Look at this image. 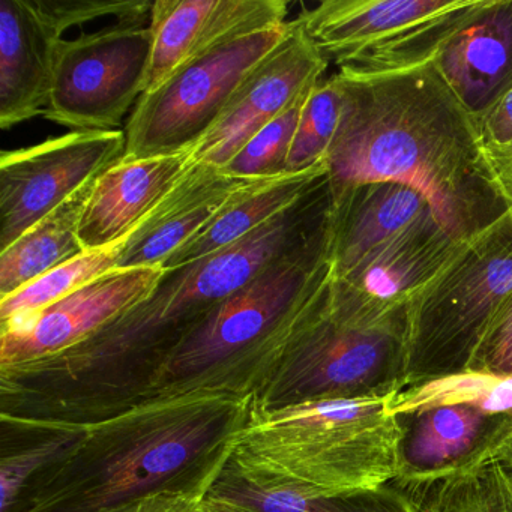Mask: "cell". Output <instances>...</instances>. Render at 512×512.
I'll return each instance as SVG.
<instances>
[{
	"label": "cell",
	"instance_id": "4dcf8cb0",
	"mask_svg": "<svg viewBox=\"0 0 512 512\" xmlns=\"http://www.w3.org/2000/svg\"><path fill=\"white\" fill-rule=\"evenodd\" d=\"M469 371L512 376V295L491 319Z\"/></svg>",
	"mask_w": 512,
	"mask_h": 512
},
{
	"label": "cell",
	"instance_id": "4fadbf2b",
	"mask_svg": "<svg viewBox=\"0 0 512 512\" xmlns=\"http://www.w3.org/2000/svg\"><path fill=\"white\" fill-rule=\"evenodd\" d=\"M328 61L320 55L298 20L284 40L254 68L217 124L193 149L197 164L224 169L229 161L322 80Z\"/></svg>",
	"mask_w": 512,
	"mask_h": 512
},
{
	"label": "cell",
	"instance_id": "8fae6325",
	"mask_svg": "<svg viewBox=\"0 0 512 512\" xmlns=\"http://www.w3.org/2000/svg\"><path fill=\"white\" fill-rule=\"evenodd\" d=\"M125 131H73L0 155V251L122 160Z\"/></svg>",
	"mask_w": 512,
	"mask_h": 512
},
{
	"label": "cell",
	"instance_id": "7402d4cb",
	"mask_svg": "<svg viewBox=\"0 0 512 512\" xmlns=\"http://www.w3.org/2000/svg\"><path fill=\"white\" fill-rule=\"evenodd\" d=\"M206 494L251 512H416L410 497L391 484L323 496L244 475L229 463Z\"/></svg>",
	"mask_w": 512,
	"mask_h": 512
},
{
	"label": "cell",
	"instance_id": "52a82bcc",
	"mask_svg": "<svg viewBox=\"0 0 512 512\" xmlns=\"http://www.w3.org/2000/svg\"><path fill=\"white\" fill-rule=\"evenodd\" d=\"M512 295V209L464 242L409 304L403 391L466 373L500 305Z\"/></svg>",
	"mask_w": 512,
	"mask_h": 512
},
{
	"label": "cell",
	"instance_id": "5b68a950",
	"mask_svg": "<svg viewBox=\"0 0 512 512\" xmlns=\"http://www.w3.org/2000/svg\"><path fill=\"white\" fill-rule=\"evenodd\" d=\"M388 398H332L250 407L227 463L238 472L335 496L391 484L398 427Z\"/></svg>",
	"mask_w": 512,
	"mask_h": 512
},
{
	"label": "cell",
	"instance_id": "e575fe53",
	"mask_svg": "<svg viewBox=\"0 0 512 512\" xmlns=\"http://www.w3.org/2000/svg\"><path fill=\"white\" fill-rule=\"evenodd\" d=\"M493 460L500 461L506 466L512 467V428L505 439L500 443L499 448L494 452Z\"/></svg>",
	"mask_w": 512,
	"mask_h": 512
},
{
	"label": "cell",
	"instance_id": "44dd1931",
	"mask_svg": "<svg viewBox=\"0 0 512 512\" xmlns=\"http://www.w3.org/2000/svg\"><path fill=\"white\" fill-rule=\"evenodd\" d=\"M326 178L328 167L325 161L307 172L250 182L196 238L173 253L163 268H179L250 235L272 218L283 214Z\"/></svg>",
	"mask_w": 512,
	"mask_h": 512
},
{
	"label": "cell",
	"instance_id": "2e32d148",
	"mask_svg": "<svg viewBox=\"0 0 512 512\" xmlns=\"http://www.w3.org/2000/svg\"><path fill=\"white\" fill-rule=\"evenodd\" d=\"M65 29L47 0H0V127L44 115Z\"/></svg>",
	"mask_w": 512,
	"mask_h": 512
},
{
	"label": "cell",
	"instance_id": "30bf717a",
	"mask_svg": "<svg viewBox=\"0 0 512 512\" xmlns=\"http://www.w3.org/2000/svg\"><path fill=\"white\" fill-rule=\"evenodd\" d=\"M152 34L145 23L62 38L44 118L73 131L119 130L145 92Z\"/></svg>",
	"mask_w": 512,
	"mask_h": 512
},
{
	"label": "cell",
	"instance_id": "d4e9b609",
	"mask_svg": "<svg viewBox=\"0 0 512 512\" xmlns=\"http://www.w3.org/2000/svg\"><path fill=\"white\" fill-rule=\"evenodd\" d=\"M401 490L416 512H512V467L491 460L469 472Z\"/></svg>",
	"mask_w": 512,
	"mask_h": 512
},
{
	"label": "cell",
	"instance_id": "5bb4252c",
	"mask_svg": "<svg viewBox=\"0 0 512 512\" xmlns=\"http://www.w3.org/2000/svg\"><path fill=\"white\" fill-rule=\"evenodd\" d=\"M395 416L400 487L469 472L493 460L512 428V413H488L470 404H442Z\"/></svg>",
	"mask_w": 512,
	"mask_h": 512
},
{
	"label": "cell",
	"instance_id": "cb8c5ba5",
	"mask_svg": "<svg viewBox=\"0 0 512 512\" xmlns=\"http://www.w3.org/2000/svg\"><path fill=\"white\" fill-rule=\"evenodd\" d=\"M215 0H157L152 5L149 29L152 55L145 92L155 91L182 65L200 53L206 22Z\"/></svg>",
	"mask_w": 512,
	"mask_h": 512
},
{
	"label": "cell",
	"instance_id": "ac0fdd59",
	"mask_svg": "<svg viewBox=\"0 0 512 512\" xmlns=\"http://www.w3.org/2000/svg\"><path fill=\"white\" fill-rule=\"evenodd\" d=\"M193 151L151 158H122L95 179L80 220L83 248L125 241L193 167Z\"/></svg>",
	"mask_w": 512,
	"mask_h": 512
},
{
	"label": "cell",
	"instance_id": "ffe728a7",
	"mask_svg": "<svg viewBox=\"0 0 512 512\" xmlns=\"http://www.w3.org/2000/svg\"><path fill=\"white\" fill-rule=\"evenodd\" d=\"M430 212V203L419 191L398 182L373 181L350 188L334 202L332 277H346L380 245Z\"/></svg>",
	"mask_w": 512,
	"mask_h": 512
},
{
	"label": "cell",
	"instance_id": "e0dca14e",
	"mask_svg": "<svg viewBox=\"0 0 512 512\" xmlns=\"http://www.w3.org/2000/svg\"><path fill=\"white\" fill-rule=\"evenodd\" d=\"M473 119L512 89V0H481L433 61Z\"/></svg>",
	"mask_w": 512,
	"mask_h": 512
},
{
	"label": "cell",
	"instance_id": "4316f807",
	"mask_svg": "<svg viewBox=\"0 0 512 512\" xmlns=\"http://www.w3.org/2000/svg\"><path fill=\"white\" fill-rule=\"evenodd\" d=\"M442 404H470L488 413H512V376L466 371L412 386L386 401L391 415Z\"/></svg>",
	"mask_w": 512,
	"mask_h": 512
},
{
	"label": "cell",
	"instance_id": "ba28073f",
	"mask_svg": "<svg viewBox=\"0 0 512 512\" xmlns=\"http://www.w3.org/2000/svg\"><path fill=\"white\" fill-rule=\"evenodd\" d=\"M481 0H325L299 25L346 77H379L433 64Z\"/></svg>",
	"mask_w": 512,
	"mask_h": 512
},
{
	"label": "cell",
	"instance_id": "d590c367",
	"mask_svg": "<svg viewBox=\"0 0 512 512\" xmlns=\"http://www.w3.org/2000/svg\"><path fill=\"white\" fill-rule=\"evenodd\" d=\"M196 509H197V506H196V508L188 509V511H185V512H196Z\"/></svg>",
	"mask_w": 512,
	"mask_h": 512
},
{
	"label": "cell",
	"instance_id": "d6986e66",
	"mask_svg": "<svg viewBox=\"0 0 512 512\" xmlns=\"http://www.w3.org/2000/svg\"><path fill=\"white\" fill-rule=\"evenodd\" d=\"M250 182L233 178L217 167L194 163L166 199L128 236L118 269L163 266Z\"/></svg>",
	"mask_w": 512,
	"mask_h": 512
},
{
	"label": "cell",
	"instance_id": "8992f818",
	"mask_svg": "<svg viewBox=\"0 0 512 512\" xmlns=\"http://www.w3.org/2000/svg\"><path fill=\"white\" fill-rule=\"evenodd\" d=\"M331 280L305 308L251 394V406L278 409L332 398H389L403 391L409 305L379 322L365 319L334 295Z\"/></svg>",
	"mask_w": 512,
	"mask_h": 512
},
{
	"label": "cell",
	"instance_id": "d6a6232c",
	"mask_svg": "<svg viewBox=\"0 0 512 512\" xmlns=\"http://www.w3.org/2000/svg\"><path fill=\"white\" fill-rule=\"evenodd\" d=\"M206 494L196 491H163L146 499L101 512H185L196 508Z\"/></svg>",
	"mask_w": 512,
	"mask_h": 512
},
{
	"label": "cell",
	"instance_id": "3957f363",
	"mask_svg": "<svg viewBox=\"0 0 512 512\" xmlns=\"http://www.w3.org/2000/svg\"><path fill=\"white\" fill-rule=\"evenodd\" d=\"M251 397L191 389L125 404L89 421L10 512H101L163 491L208 493L247 421Z\"/></svg>",
	"mask_w": 512,
	"mask_h": 512
},
{
	"label": "cell",
	"instance_id": "7c38bea8",
	"mask_svg": "<svg viewBox=\"0 0 512 512\" xmlns=\"http://www.w3.org/2000/svg\"><path fill=\"white\" fill-rule=\"evenodd\" d=\"M166 269H115L62 301L2 323L0 368L29 364L79 346L154 292Z\"/></svg>",
	"mask_w": 512,
	"mask_h": 512
},
{
	"label": "cell",
	"instance_id": "484cf974",
	"mask_svg": "<svg viewBox=\"0 0 512 512\" xmlns=\"http://www.w3.org/2000/svg\"><path fill=\"white\" fill-rule=\"evenodd\" d=\"M127 239L112 247L85 251L70 262L47 272L34 283L17 290L13 295L0 299V322H10L17 317L44 310L88 286L92 281L115 271Z\"/></svg>",
	"mask_w": 512,
	"mask_h": 512
},
{
	"label": "cell",
	"instance_id": "83f0119b",
	"mask_svg": "<svg viewBox=\"0 0 512 512\" xmlns=\"http://www.w3.org/2000/svg\"><path fill=\"white\" fill-rule=\"evenodd\" d=\"M2 425L4 430L44 433L37 442L16 452H4L0 458V512H10L29 482L80 439L83 427L80 422L67 421Z\"/></svg>",
	"mask_w": 512,
	"mask_h": 512
},
{
	"label": "cell",
	"instance_id": "f1b7e54d",
	"mask_svg": "<svg viewBox=\"0 0 512 512\" xmlns=\"http://www.w3.org/2000/svg\"><path fill=\"white\" fill-rule=\"evenodd\" d=\"M341 109L343 92L337 74L331 79L320 80L302 109L290 149L289 175L307 172L325 163L340 124Z\"/></svg>",
	"mask_w": 512,
	"mask_h": 512
},
{
	"label": "cell",
	"instance_id": "9a60e30c",
	"mask_svg": "<svg viewBox=\"0 0 512 512\" xmlns=\"http://www.w3.org/2000/svg\"><path fill=\"white\" fill-rule=\"evenodd\" d=\"M463 244L430 212L380 245L346 277H332V290L367 319H386L409 305L455 259Z\"/></svg>",
	"mask_w": 512,
	"mask_h": 512
},
{
	"label": "cell",
	"instance_id": "277c9868",
	"mask_svg": "<svg viewBox=\"0 0 512 512\" xmlns=\"http://www.w3.org/2000/svg\"><path fill=\"white\" fill-rule=\"evenodd\" d=\"M329 254L331 239L284 257L224 299L125 404L199 388L251 397L307 305L331 280Z\"/></svg>",
	"mask_w": 512,
	"mask_h": 512
},
{
	"label": "cell",
	"instance_id": "9c48e42d",
	"mask_svg": "<svg viewBox=\"0 0 512 512\" xmlns=\"http://www.w3.org/2000/svg\"><path fill=\"white\" fill-rule=\"evenodd\" d=\"M289 29L287 22L217 47L182 65L160 88L143 94L125 125L124 158L193 151Z\"/></svg>",
	"mask_w": 512,
	"mask_h": 512
},
{
	"label": "cell",
	"instance_id": "6da1fadb",
	"mask_svg": "<svg viewBox=\"0 0 512 512\" xmlns=\"http://www.w3.org/2000/svg\"><path fill=\"white\" fill-rule=\"evenodd\" d=\"M332 215L328 176L250 235L166 269L148 298L79 346L0 368V416L79 422L121 407L224 299L284 257L329 241Z\"/></svg>",
	"mask_w": 512,
	"mask_h": 512
},
{
	"label": "cell",
	"instance_id": "1f68e13d",
	"mask_svg": "<svg viewBox=\"0 0 512 512\" xmlns=\"http://www.w3.org/2000/svg\"><path fill=\"white\" fill-rule=\"evenodd\" d=\"M482 149L497 175L512 166V89L475 119Z\"/></svg>",
	"mask_w": 512,
	"mask_h": 512
},
{
	"label": "cell",
	"instance_id": "7a4b0ae2",
	"mask_svg": "<svg viewBox=\"0 0 512 512\" xmlns=\"http://www.w3.org/2000/svg\"><path fill=\"white\" fill-rule=\"evenodd\" d=\"M337 77L343 109L326 155L334 202L365 182H398L419 191L458 242L511 211L475 119L433 64L388 76Z\"/></svg>",
	"mask_w": 512,
	"mask_h": 512
},
{
	"label": "cell",
	"instance_id": "603a6c76",
	"mask_svg": "<svg viewBox=\"0 0 512 512\" xmlns=\"http://www.w3.org/2000/svg\"><path fill=\"white\" fill-rule=\"evenodd\" d=\"M94 182L31 227L10 248L0 251V299L85 253L79 227Z\"/></svg>",
	"mask_w": 512,
	"mask_h": 512
},
{
	"label": "cell",
	"instance_id": "836d02e7",
	"mask_svg": "<svg viewBox=\"0 0 512 512\" xmlns=\"http://www.w3.org/2000/svg\"><path fill=\"white\" fill-rule=\"evenodd\" d=\"M196 512H251L235 503L227 502V500L217 499V497L208 496L206 494L199 505Z\"/></svg>",
	"mask_w": 512,
	"mask_h": 512
},
{
	"label": "cell",
	"instance_id": "f546056e",
	"mask_svg": "<svg viewBox=\"0 0 512 512\" xmlns=\"http://www.w3.org/2000/svg\"><path fill=\"white\" fill-rule=\"evenodd\" d=\"M313 88L304 92L286 112L281 113L253 139L248 140L247 145L221 170L233 178L247 179V181H268V179L289 175L287 166H289L290 149H292L302 109Z\"/></svg>",
	"mask_w": 512,
	"mask_h": 512
}]
</instances>
